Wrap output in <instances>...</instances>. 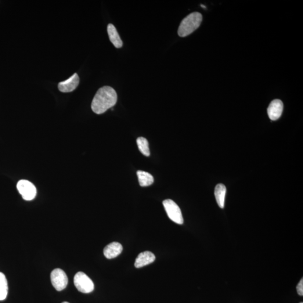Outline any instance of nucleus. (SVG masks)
<instances>
[{"label":"nucleus","mask_w":303,"mask_h":303,"mask_svg":"<svg viewBox=\"0 0 303 303\" xmlns=\"http://www.w3.org/2000/svg\"><path fill=\"white\" fill-rule=\"evenodd\" d=\"M156 257L153 252L150 251H145L140 252L136 258L135 262V267L137 269L143 268L144 266L149 265L153 263Z\"/></svg>","instance_id":"obj_9"},{"label":"nucleus","mask_w":303,"mask_h":303,"mask_svg":"<svg viewBox=\"0 0 303 303\" xmlns=\"http://www.w3.org/2000/svg\"><path fill=\"white\" fill-rule=\"evenodd\" d=\"M284 109V104L280 100H275L269 104L268 109L269 118L272 121L278 120L282 115Z\"/></svg>","instance_id":"obj_7"},{"label":"nucleus","mask_w":303,"mask_h":303,"mask_svg":"<svg viewBox=\"0 0 303 303\" xmlns=\"http://www.w3.org/2000/svg\"><path fill=\"white\" fill-rule=\"evenodd\" d=\"M17 189L25 201L34 199L37 194V189L31 182L26 180H21L17 184Z\"/></svg>","instance_id":"obj_5"},{"label":"nucleus","mask_w":303,"mask_h":303,"mask_svg":"<svg viewBox=\"0 0 303 303\" xmlns=\"http://www.w3.org/2000/svg\"><path fill=\"white\" fill-rule=\"evenodd\" d=\"M123 250L122 245L118 242H113L104 248L103 254L107 259H113L121 253Z\"/></svg>","instance_id":"obj_10"},{"label":"nucleus","mask_w":303,"mask_h":303,"mask_svg":"<svg viewBox=\"0 0 303 303\" xmlns=\"http://www.w3.org/2000/svg\"><path fill=\"white\" fill-rule=\"evenodd\" d=\"M298 294L299 295H303V279H302L297 286Z\"/></svg>","instance_id":"obj_16"},{"label":"nucleus","mask_w":303,"mask_h":303,"mask_svg":"<svg viewBox=\"0 0 303 303\" xmlns=\"http://www.w3.org/2000/svg\"><path fill=\"white\" fill-rule=\"evenodd\" d=\"M303 303V302H301V303Z\"/></svg>","instance_id":"obj_18"},{"label":"nucleus","mask_w":303,"mask_h":303,"mask_svg":"<svg viewBox=\"0 0 303 303\" xmlns=\"http://www.w3.org/2000/svg\"><path fill=\"white\" fill-rule=\"evenodd\" d=\"M226 187L222 184H219L215 187V196L219 206L224 208Z\"/></svg>","instance_id":"obj_12"},{"label":"nucleus","mask_w":303,"mask_h":303,"mask_svg":"<svg viewBox=\"0 0 303 303\" xmlns=\"http://www.w3.org/2000/svg\"><path fill=\"white\" fill-rule=\"evenodd\" d=\"M202 21V16L200 13H191L184 19L178 29V35L180 37H185L192 34L199 28Z\"/></svg>","instance_id":"obj_2"},{"label":"nucleus","mask_w":303,"mask_h":303,"mask_svg":"<svg viewBox=\"0 0 303 303\" xmlns=\"http://www.w3.org/2000/svg\"><path fill=\"white\" fill-rule=\"evenodd\" d=\"M163 205L169 219L178 224L182 225L184 219L178 205L171 200L164 201Z\"/></svg>","instance_id":"obj_4"},{"label":"nucleus","mask_w":303,"mask_h":303,"mask_svg":"<svg viewBox=\"0 0 303 303\" xmlns=\"http://www.w3.org/2000/svg\"><path fill=\"white\" fill-rule=\"evenodd\" d=\"M50 281L55 289L60 291L65 289L67 286L68 278L63 270L56 269L53 270L50 273Z\"/></svg>","instance_id":"obj_6"},{"label":"nucleus","mask_w":303,"mask_h":303,"mask_svg":"<svg viewBox=\"0 0 303 303\" xmlns=\"http://www.w3.org/2000/svg\"><path fill=\"white\" fill-rule=\"evenodd\" d=\"M74 283L79 291L84 294L91 293L95 288L92 280L82 272L76 273L74 278Z\"/></svg>","instance_id":"obj_3"},{"label":"nucleus","mask_w":303,"mask_h":303,"mask_svg":"<svg viewBox=\"0 0 303 303\" xmlns=\"http://www.w3.org/2000/svg\"><path fill=\"white\" fill-rule=\"evenodd\" d=\"M62 303H68V302H63Z\"/></svg>","instance_id":"obj_17"},{"label":"nucleus","mask_w":303,"mask_h":303,"mask_svg":"<svg viewBox=\"0 0 303 303\" xmlns=\"http://www.w3.org/2000/svg\"><path fill=\"white\" fill-rule=\"evenodd\" d=\"M8 294V281L4 274L0 272V301L5 300Z\"/></svg>","instance_id":"obj_14"},{"label":"nucleus","mask_w":303,"mask_h":303,"mask_svg":"<svg viewBox=\"0 0 303 303\" xmlns=\"http://www.w3.org/2000/svg\"><path fill=\"white\" fill-rule=\"evenodd\" d=\"M118 95L115 89L109 86L100 88L94 97L91 108L94 113L102 114L116 104Z\"/></svg>","instance_id":"obj_1"},{"label":"nucleus","mask_w":303,"mask_h":303,"mask_svg":"<svg viewBox=\"0 0 303 303\" xmlns=\"http://www.w3.org/2000/svg\"><path fill=\"white\" fill-rule=\"evenodd\" d=\"M137 145L138 149L143 154L146 156H150V150L149 148V144L148 140L143 137H139L136 140Z\"/></svg>","instance_id":"obj_15"},{"label":"nucleus","mask_w":303,"mask_h":303,"mask_svg":"<svg viewBox=\"0 0 303 303\" xmlns=\"http://www.w3.org/2000/svg\"><path fill=\"white\" fill-rule=\"evenodd\" d=\"M107 32L109 34L110 40L115 48L120 49L122 48L123 43L118 34L117 28L112 24H109L107 26Z\"/></svg>","instance_id":"obj_11"},{"label":"nucleus","mask_w":303,"mask_h":303,"mask_svg":"<svg viewBox=\"0 0 303 303\" xmlns=\"http://www.w3.org/2000/svg\"><path fill=\"white\" fill-rule=\"evenodd\" d=\"M139 185L141 186H149L152 185L154 182V178L150 173L139 170L137 171Z\"/></svg>","instance_id":"obj_13"},{"label":"nucleus","mask_w":303,"mask_h":303,"mask_svg":"<svg viewBox=\"0 0 303 303\" xmlns=\"http://www.w3.org/2000/svg\"><path fill=\"white\" fill-rule=\"evenodd\" d=\"M79 84V77L77 73L72 75L67 80L59 83L58 88L63 93L71 92L77 88Z\"/></svg>","instance_id":"obj_8"}]
</instances>
